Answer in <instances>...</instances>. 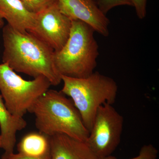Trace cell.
I'll list each match as a JSON object with an SVG mask.
<instances>
[{
  "mask_svg": "<svg viewBox=\"0 0 159 159\" xmlns=\"http://www.w3.org/2000/svg\"><path fill=\"white\" fill-rule=\"evenodd\" d=\"M36 13L28 10L20 0H0V19L6 20L12 29L20 32L31 30Z\"/></svg>",
  "mask_w": 159,
  "mask_h": 159,
  "instance_id": "10",
  "label": "cell"
},
{
  "mask_svg": "<svg viewBox=\"0 0 159 159\" xmlns=\"http://www.w3.org/2000/svg\"><path fill=\"white\" fill-rule=\"evenodd\" d=\"M2 137H1V135H0V148H2Z\"/></svg>",
  "mask_w": 159,
  "mask_h": 159,
  "instance_id": "20",
  "label": "cell"
},
{
  "mask_svg": "<svg viewBox=\"0 0 159 159\" xmlns=\"http://www.w3.org/2000/svg\"><path fill=\"white\" fill-rule=\"evenodd\" d=\"M4 23L3 20L0 19V29L3 28L4 27Z\"/></svg>",
  "mask_w": 159,
  "mask_h": 159,
  "instance_id": "19",
  "label": "cell"
},
{
  "mask_svg": "<svg viewBox=\"0 0 159 159\" xmlns=\"http://www.w3.org/2000/svg\"><path fill=\"white\" fill-rule=\"evenodd\" d=\"M29 112L35 117L39 132L52 136L64 134L85 142L89 132L72 100L62 92L48 89L30 107Z\"/></svg>",
  "mask_w": 159,
  "mask_h": 159,
  "instance_id": "2",
  "label": "cell"
},
{
  "mask_svg": "<svg viewBox=\"0 0 159 159\" xmlns=\"http://www.w3.org/2000/svg\"><path fill=\"white\" fill-rule=\"evenodd\" d=\"M134 7L136 13L140 19H143L147 13V0H129Z\"/></svg>",
  "mask_w": 159,
  "mask_h": 159,
  "instance_id": "16",
  "label": "cell"
},
{
  "mask_svg": "<svg viewBox=\"0 0 159 159\" xmlns=\"http://www.w3.org/2000/svg\"><path fill=\"white\" fill-rule=\"evenodd\" d=\"M51 85L45 77L25 80L7 64H0L1 96L7 109L16 116L23 117Z\"/></svg>",
  "mask_w": 159,
  "mask_h": 159,
  "instance_id": "5",
  "label": "cell"
},
{
  "mask_svg": "<svg viewBox=\"0 0 159 159\" xmlns=\"http://www.w3.org/2000/svg\"><path fill=\"white\" fill-rule=\"evenodd\" d=\"M57 3L61 11L71 20L84 22L102 36H108L109 20L95 0H57Z\"/></svg>",
  "mask_w": 159,
  "mask_h": 159,
  "instance_id": "8",
  "label": "cell"
},
{
  "mask_svg": "<svg viewBox=\"0 0 159 159\" xmlns=\"http://www.w3.org/2000/svg\"><path fill=\"white\" fill-rule=\"evenodd\" d=\"M10 159V158H9V154L5 152L4 154L2 156V159Z\"/></svg>",
  "mask_w": 159,
  "mask_h": 159,
  "instance_id": "18",
  "label": "cell"
},
{
  "mask_svg": "<svg viewBox=\"0 0 159 159\" xmlns=\"http://www.w3.org/2000/svg\"><path fill=\"white\" fill-rule=\"evenodd\" d=\"M23 117L12 115L7 109L2 96L0 95V129L2 137V148L6 153H13L18 131L27 126Z\"/></svg>",
  "mask_w": 159,
  "mask_h": 159,
  "instance_id": "11",
  "label": "cell"
},
{
  "mask_svg": "<svg viewBox=\"0 0 159 159\" xmlns=\"http://www.w3.org/2000/svg\"><path fill=\"white\" fill-rule=\"evenodd\" d=\"M95 1H96V0H95Z\"/></svg>",
  "mask_w": 159,
  "mask_h": 159,
  "instance_id": "21",
  "label": "cell"
},
{
  "mask_svg": "<svg viewBox=\"0 0 159 159\" xmlns=\"http://www.w3.org/2000/svg\"><path fill=\"white\" fill-rule=\"evenodd\" d=\"M124 119L112 104L99 107L95 116L87 145L98 159L109 156L120 144Z\"/></svg>",
  "mask_w": 159,
  "mask_h": 159,
  "instance_id": "6",
  "label": "cell"
},
{
  "mask_svg": "<svg viewBox=\"0 0 159 159\" xmlns=\"http://www.w3.org/2000/svg\"><path fill=\"white\" fill-rule=\"evenodd\" d=\"M96 2L99 9L105 15L111 9L117 6H132L129 0H96Z\"/></svg>",
  "mask_w": 159,
  "mask_h": 159,
  "instance_id": "14",
  "label": "cell"
},
{
  "mask_svg": "<svg viewBox=\"0 0 159 159\" xmlns=\"http://www.w3.org/2000/svg\"><path fill=\"white\" fill-rule=\"evenodd\" d=\"M61 78L63 82L61 92L70 97L89 132L99 107L105 103L113 105L116 102L118 90L116 82L98 72L85 78L61 75Z\"/></svg>",
  "mask_w": 159,
  "mask_h": 159,
  "instance_id": "4",
  "label": "cell"
},
{
  "mask_svg": "<svg viewBox=\"0 0 159 159\" xmlns=\"http://www.w3.org/2000/svg\"><path fill=\"white\" fill-rule=\"evenodd\" d=\"M26 8L31 12L37 13L57 0H20Z\"/></svg>",
  "mask_w": 159,
  "mask_h": 159,
  "instance_id": "15",
  "label": "cell"
},
{
  "mask_svg": "<svg viewBox=\"0 0 159 159\" xmlns=\"http://www.w3.org/2000/svg\"><path fill=\"white\" fill-rule=\"evenodd\" d=\"M10 159H41L32 157L26 156L20 154L12 153L9 154Z\"/></svg>",
  "mask_w": 159,
  "mask_h": 159,
  "instance_id": "17",
  "label": "cell"
},
{
  "mask_svg": "<svg viewBox=\"0 0 159 159\" xmlns=\"http://www.w3.org/2000/svg\"><path fill=\"white\" fill-rule=\"evenodd\" d=\"M50 159H98L85 142L64 134L50 137Z\"/></svg>",
  "mask_w": 159,
  "mask_h": 159,
  "instance_id": "9",
  "label": "cell"
},
{
  "mask_svg": "<svg viewBox=\"0 0 159 159\" xmlns=\"http://www.w3.org/2000/svg\"><path fill=\"white\" fill-rule=\"evenodd\" d=\"M94 32L84 22L72 20L68 39L61 50L54 52V64L61 75L81 78L93 73L99 55Z\"/></svg>",
  "mask_w": 159,
  "mask_h": 159,
  "instance_id": "3",
  "label": "cell"
},
{
  "mask_svg": "<svg viewBox=\"0 0 159 159\" xmlns=\"http://www.w3.org/2000/svg\"><path fill=\"white\" fill-rule=\"evenodd\" d=\"M2 31L3 63L15 72L34 78L45 77L51 85H59L61 75L54 64L52 49L30 32L15 30L8 24Z\"/></svg>",
  "mask_w": 159,
  "mask_h": 159,
  "instance_id": "1",
  "label": "cell"
},
{
  "mask_svg": "<svg viewBox=\"0 0 159 159\" xmlns=\"http://www.w3.org/2000/svg\"><path fill=\"white\" fill-rule=\"evenodd\" d=\"M18 153L41 159H50V137L39 132L27 134L17 145Z\"/></svg>",
  "mask_w": 159,
  "mask_h": 159,
  "instance_id": "12",
  "label": "cell"
},
{
  "mask_svg": "<svg viewBox=\"0 0 159 159\" xmlns=\"http://www.w3.org/2000/svg\"><path fill=\"white\" fill-rule=\"evenodd\" d=\"M158 151L152 144L144 145L140 149L137 157L129 159H157ZM99 159H117L111 155Z\"/></svg>",
  "mask_w": 159,
  "mask_h": 159,
  "instance_id": "13",
  "label": "cell"
},
{
  "mask_svg": "<svg viewBox=\"0 0 159 159\" xmlns=\"http://www.w3.org/2000/svg\"><path fill=\"white\" fill-rule=\"evenodd\" d=\"M71 27L72 20L61 11L56 1L36 13L34 26L28 32L56 52L68 39Z\"/></svg>",
  "mask_w": 159,
  "mask_h": 159,
  "instance_id": "7",
  "label": "cell"
}]
</instances>
